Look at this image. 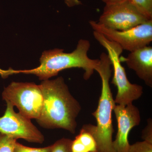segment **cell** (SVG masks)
<instances>
[{
	"label": "cell",
	"instance_id": "obj_10",
	"mask_svg": "<svg viewBox=\"0 0 152 152\" xmlns=\"http://www.w3.org/2000/svg\"><path fill=\"white\" fill-rule=\"evenodd\" d=\"M121 61L126 63L128 67L135 72L148 86L152 87V48L145 46L131 52Z\"/></svg>",
	"mask_w": 152,
	"mask_h": 152
},
{
	"label": "cell",
	"instance_id": "obj_13",
	"mask_svg": "<svg viewBox=\"0 0 152 152\" xmlns=\"http://www.w3.org/2000/svg\"><path fill=\"white\" fill-rule=\"evenodd\" d=\"M16 139L0 133V152H13Z\"/></svg>",
	"mask_w": 152,
	"mask_h": 152
},
{
	"label": "cell",
	"instance_id": "obj_11",
	"mask_svg": "<svg viewBox=\"0 0 152 152\" xmlns=\"http://www.w3.org/2000/svg\"><path fill=\"white\" fill-rule=\"evenodd\" d=\"M72 152H97L96 140L89 131L83 126L71 145Z\"/></svg>",
	"mask_w": 152,
	"mask_h": 152
},
{
	"label": "cell",
	"instance_id": "obj_1",
	"mask_svg": "<svg viewBox=\"0 0 152 152\" xmlns=\"http://www.w3.org/2000/svg\"><path fill=\"white\" fill-rule=\"evenodd\" d=\"M39 85L43 103L40 115L36 120L38 124L46 129H64L75 134L76 119L81 107L71 94L64 78L46 80Z\"/></svg>",
	"mask_w": 152,
	"mask_h": 152
},
{
	"label": "cell",
	"instance_id": "obj_19",
	"mask_svg": "<svg viewBox=\"0 0 152 152\" xmlns=\"http://www.w3.org/2000/svg\"><path fill=\"white\" fill-rule=\"evenodd\" d=\"M106 4H117L125 1L127 0H102Z\"/></svg>",
	"mask_w": 152,
	"mask_h": 152
},
{
	"label": "cell",
	"instance_id": "obj_15",
	"mask_svg": "<svg viewBox=\"0 0 152 152\" xmlns=\"http://www.w3.org/2000/svg\"><path fill=\"white\" fill-rule=\"evenodd\" d=\"M52 145L43 148H33L26 146L16 142L13 152H51Z\"/></svg>",
	"mask_w": 152,
	"mask_h": 152
},
{
	"label": "cell",
	"instance_id": "obj_2",
	"mask_svg": "<svg viewBox=\"0 0 152 152\" xmlns=\"http://www.w3.org/2000/svg\"><path fill=\"white\" fill-rule=\"evenodd\" d=\"M90 47L89 41L82 39L79 41L75 50L72 53H64V50L60 49L45 51L40 58V64L37 67L21 70L11 68L7 70L0 69V75L5 78L15 74H31L44 81L57 76L59 72L66 69L78 68L84 70V78L88 80L94 74L99 61V59H92L88 56Z\"/></svg>",
	"mask_w": 152,
	"mask_h": 152
},
{
	"label": "cell",
	"instance_id": "obj_6",
	"mask_svg": "<svg viewBox=\"0 0 152 152\" xmlns=\"http://www.w3.org/2000/svg\"><path fill=\"white\" fill-rule=\"evenodd\" d=\"M89 24L94 31L100 33L109 40L130 52L148 45L152 41V20L135 27L125 31L108 28L95 21L90 20Z\"/></svg>",
	"mask_w": 152,
	"mask_h": 152
},
{
	"label": "cell",
	"instance_id": "obj_16",
	"mask_svg": "<svg viewBox=\"0 0 152 152\" xmlns=\"http://www.w3.org/2000/svg\"><path fill=\"white\" fill-rule=\"evenodd\" d=\"M127 152H152V143L145 141L130 145Z\"/></svg>",
	"mask_w": 152,
	"mask_h": 152
},
{
	"label": "cell",
	"instance_id": "obj_8",
	"mask_svg": "<svg viewBox=\"0 0 152 152\" xmlns=\"http://www.w3.org/2000/svg\"><path fill=\"white\" fill-rule=\"evenodd\" d=\"M7 104L4 114L0 117V133L15 139H23L30 142L42 144L45 137L31 119L14 111V106Z\"/></svg>",
	"mask_w": 152,
	"mask_h": 152
},
{
	"label": "cell",
	"instance_id": "obj_3",
	"mask_svg": "<svg viewBox=\"0 0 152 152\" xmlns=\"http://www.w3.org/2000/svg\"><path fill=\"white\" fill-rule=\"evenodd\" d=\"M112 64L107 54H101L95 71L100 76L102 87L97 108L92 113L96 125L86 124L83 126L92 134L97 145V152H113L112 112L115 103L110 85Z\"/></svg>",
	"mask_w": 152,
	"mask_h": 152
},
{
	"label": "cell",
	"instance_id": "obj_18",
	"mask_svg": "<svg viewBox=\"0 0 152 152\" xmlns=\"http://www.w3.org/2000/svg\"><path fill=\"white\" fill-rule=\"evenodd\" d=\"M64 1L67 6L69 7H73L82 4L80 0H64Z\"/></svg>",
	"mask_w": 152,
	"mask_h": 152
},
{
	"label": "cell",
	"instance_id": "obj_4",
	"mask_svg": "<svg viewBox=\"0 0 152 152\" xmlns=\"http://www.w3.org/2000/svg\"><path fill=\"white\" fill-rule=\"evenodd\" d=\"M93 35L99 43L107 50L113 68L112 83L117 88L116 96L114 99L115 103L126 106L140 98L143 94V87L130 82L124 68L121 64L120 58L123 51L121 47L116 43L109 40L100 33L94 31Z\"/></svg>",
	"mask_w": 152,
	"mask_h": 152
},
{
	"label": "cell",
	"instance_id": "obj_14",
	"mask_svg": "<svg viewBox=\"0 0 152 152\" xmlns=\"http://www.w3.org/2000/svg\"><path fill=\"white\" fill-rule=\"evenodd\" d=\"M70 139L62 138L57 141L52 145L51 152H72Z\"/></svg>",
	"mask_w": 152,
	"mask_h": 152
},
{
	"label": "cell",
	"instance_id": "obj_9",
	"mask_svg": "<svg viewBox=\"0 0 152 152\" xmlns=\"http://www.w3.org/2000/svg\"><path fill=\"white\" fill-rule=\"evenodd\" d=\"M113 111L118 123V130L115 139L113 142V152H127L130 145L128 140L129 133L140 123V113L133 103L126 106L115 104Z\"/></svg>",
	"mask_w": 152,
	"mask_h": 152
},
{
	"label": "cell",
	"instance_id": "obj_12",
	"mask_svg": "<svg viewBox=\"0 0 152 152\" xmlns=\"http://www.w3.org/2000/svg\"><path fill=\"white\" fill-rule=\"evenodd\" d=\"M129 1L148 20H152V0Z\"/></svg>",
	"mask_w": 152,
	"mask_h": 152
},
{
	"label": "cell",
	"instance_id": "obj_5",
	"mask_svg": "<svg viewBox=\"0 0 152 152\" xmlns=\"http://www.w3.org/2000/svg\"><path fill=\"white\" fill-rule=\"evenodd\" d=\"M3 99L16 106L19 113L28 118L37 119L40 115L43 96L40 85L13 82L2 93Z\"/></svg>",
	"mask_w": 152,
	"mask_h": 152
},
{
	"label": "cell",
	"instance_id": "obj_7",
	"mask_svg": "<svg viewBox=\"0 0 152 152\" xmlns=\"http://www.w3.org/2000/svg\"><path fill=\"white\" fill-rule=\"evenodd\" d=\"M149 20L127 0L117 4H106L98 23L111 29L125 31Z\"/></svg>",
	"mask_w": 152,
	"mask_h": 152
},
{
	"label": "cell",
	"instance_id": "obj_17",
	"mask_svg": "<svg viewBox=\"0 0 152 152\" xmlns=\"http://www.w3.org/2000/svg\"><path fill=\"white\" fill-rule=\"evenodd\" d=\"M142 137L145 141L152 143V121L151 119L148 120V124L142 132Z\"/></svg>",
	"mask_w": 152,
	"mask_h": 152
}]
</instances>
